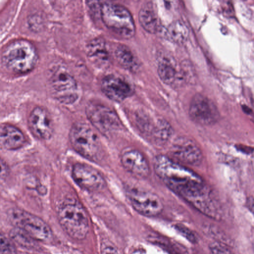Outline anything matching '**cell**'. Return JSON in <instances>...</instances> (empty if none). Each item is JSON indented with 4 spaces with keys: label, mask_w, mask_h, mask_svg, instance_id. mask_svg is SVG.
<instances>
[{
    "label": "cell",
    "mask_w": 254,
    "mask_h": 254,
    "mask_svg": "<svg viewBox=\"0 0 254 254\" xmlns=\"http://www.w3.org/2000/svg\"><path fill=\"white\" fill-rule=\"evenodd\" d=\"M180 74L184 81L193 84L195 82V70L190 62L185 60L181 64V71Z\"/></svg>",
    "instance_id": "obj_23"
},
{
    "label": "cell",
    "mask_w": 254,
    "mask_h": 254,
    "mask_svg": "<svg viewBox=\"0 0 254 254\" xmlns=\"http://www.w3.org/2000/svg\"><path fill=\"white\" fill-rule=\"evenodd\" d=\"M28 126L35 136L44 140L50 139L54 131L53 124L48 112L43 108L33 109L28 119Z\"/></svg>",
    "instance_id": "obj_14"
},
{
    "label": "cell",
    "mask_w": 254,
    "mask_h": 254,
    "mask_svg": "<svg viewBox=\"0 0 254 254\" xmlns=\"http://www.w3.org/2000/svg\"><path fill=\"white\" fill-rule=\"evenodd\" d=\"M72 176L78 186L87 190H100L106 185L102 174L95 168L86 164H75L72 170Z\"/></svg>",
    "instance_id": "obj_12"
},
{
    "label": "cell",
    "mask_w": 254,
    "mask_h": 254,
    "mask_svg": "<svg viewBox=\"0 0 254 254\" xmlns=\"http://www.w3.org/2000/svg\"><path fill=\"white\" fill-rule=\"evenodd\" d=\"M189 114L191 119L201 125H211L219 118L216 106L205 96L197 93L191 99Z\"/></svg>",
    "instance_id": "obj_10"
},
{
    "label": "cell",
    "mask_w": 254,
    "mask_h": 254,
    "mask_svg": "<svg viewBox=\"0 0 254 254\" xmlns=\"http://www.w3.org/2000/svg\"><path fill=\"white\" fill-rule=\"evenodd\" d=\"M38 60L35 46L26 40H17L7 45L1 54L4 66L10 71L22 74L32 70Z\"/></svg>",
    "instance_id": "obj_2"
},
{
    "label": "cell",
    "mask_w": 254,
    "mask_h": 254,
    "mask_svg": "<svg viewBox=\"0 0 254 254\" xmlns=\"http://www.w3.org/2000/svg\"><path fill=\"white\" fill-rule=\"evenodd\" d=\"M157 72L161 80L168 85H171L175 82L177 74L175 66L172 63L164 59L159 62Z\"/></svg>",
    "instance_id": "obj_21"
},
{
    "label": "cell",
    "mask_w": 254,
    "mask_h": 254,
    "mask_svg": "<svg viewBox=\"0 0 254 254\" xmlns=\"http://www.w3.org/2000/svg\"><path fill=\"white\" fill-rule=\"evenodd\" d=\"M101 254H122L115 246L109 243H103L101 248Z\"/></svg>",
    "instance_id": "obj_28"
},
{
    "label": "cell",
    "mask_w": 254,
    "mask_h": 254,
    "mask_svg": "<svg viewBox=\"0 0 254 254\" xmlns=\"http://www.w3.org/2000/svg\"><path fill=\"white\" fill-rule=\"evenodd\" d=\"M9 173V168L7 165L0 157V179H3L5 178L8 176Z\"/></svg>",
    "instance_id": "obj_30"
},
{
    "label": "cell",
    "mask_w": 254,
    "mask_h": 254,
    "mask_svg": "<svg viewBox=\"0 0 254 254\" xmlns=\"http://www.w3.org/2000/svg\"><path fill=\"white\" fill-rule=\"evenodd\" d=\"M211 254H234L226 244L216 241L209 245Z\"/></svg>",
    "instance_id": "obj_26"
},
{
    "label": "cell",
    "mask_w": 254,
    "mask_h": 254,
    "mask_svg": "<svg viewBox=\"0 0 254 254\" xmlns=\"http://www.w3.org/2000/svg\"><path fill=\"white\" fill-rule=\"evenodd\" d=\"M69 138L73 149L82 156L94 162L101 159L103 152L100 140L87 124H74L70 130Z\"/></svg>",
    "instance_id": "obj_4"
},
{
    "label": "cell",
    "mask_w": 254,
    "mask_h": 254,
    "mask_svg": "<svg viewBox=\"0 0 254 254\" xmlns=\"http://www.w3.org/2000/svg\"><path fill=\"white\" fill-rule=\"evenodd\" d=\"M101 88L102 92L109 99L121 102L132 95V86L125 79L115 74H109L102 80Z\"/></svg>",
    "instance_id": "obj_13"
},
{
    "label": "cell",
    "mask_w": 254,
    "mask_h": 254,
    "mask_svg": "<svg viewBox=\"0 0 254 254\" xmlns=\"http://www.w3.org/2000/svg\"><path fill=\"white\" fill-rule=\"evenodd\" d=\"M48 85L52 94L62 103L71 104L78 98V90L75 80L62 67L50 70Z\"/></svg>",
    "instance_id": "obj_7"
},
{
    "label": "cell",
    "mask_w": 254,
    "mask_h": 254,
    "mask_svg": "<svg viewBox=\"0 0 254 254\" xmlns=\"http://www.w3.org/2000/svg\"><path fill=\"white\" fill-rule=\"evenodd\" d=\"M127 195L134 209L145 216H156L163 209L159 197L151 191L131 188L127 190Z\"/></svg>",
    "instance_id": "obj_9"
},
{
    "label": "cell",
    "mask_w": 254,
    "mask_h": 254,
    "mask_svg": "<svg viewBox=\"0 0 254 254\" xmlns=\"http://www.w3.org/2000/svg\"><path fill=\"white\" fill-rule=\"evenodd\" d=\"M140 25L147 32L155 34L159 28V20L152 2L148 1L141 6L138 14Z\"/></svg>",
    "instance_id": "obj_18"
},
{
    "label": "cell",
    "mask_w": 254,
    "mask_h": 254,
    "mask_svg": "<svg viewBox=\"0 0 254 254\" xmlns=\"http://www.w3.org/2000/svg\"><path fill=\"white\" fill-rule=\"evenodd\" d=\"M172 128L170 125L163 120L158 121L154 129L155 137L161 141H167L172 135Z\"/></svg>",
    "instance_id": "obj_24"
},
{
    "label": "cell",
    "mask_w": 254,
    "mask_h": 254,
    "mask_svg": "<svg viewBox=\"0 0 254 254\" xmlns=\"http://www.w3.org/2000/svg\"><path fill=\"white\" fill-rule=\"evenodd\" d=\"M87 56L99 67H105L110 62L109 54L104 41L97 38L90 42L87 47Z\"/></svg>",
    "instance_id": "obj_17"
},
{
    "label": "cell",
    "mask_w": 254,
    "mask_h": 254,
    "mask_svg": "<svg viewBox=\"0 0 254 254\" xmlns=\"http://www.w3.org/2000/svg\"><path fill=\"white\" fill-rule=\"evenodd\" d=\"M86 114L91 124L103 134H109L121 128L122 123L118 116L107 106L90 103L86 107Z\"/></svg>",
    "instance_id": "obj_8"
},
{
    "label": "cell",
    "mask_w": 254,
    "mask_h": 254,
    "mask_svg": "<svg viewBox=\"0 0 254 254\" xmlns=\"http://www.w3.org/2000/svg\"><path fill=\"white\" fill-rule=\"evenodd\" d=\"M10 239L20 247L27 249H33L36 246L35 241L22 230L15 228L10 231Z\"/></svg>",
    "instance_id": "obj_22"
},
{
    "label": "cell",
    "mask_w": 254,
    "mask_h": 254,
    "mask_svg": "<svg viewBox=\"0 0 254 254\" xmlns=\"http://www.w3.org/2000/svg\"><path fill=\"white\" fill-rule=\"evenodd\" d=\"M170 150L171 155L182 163L198 166L202 161L201 149L193 140L187 137L176 138Z\"/></svg>",
    "instance_id": "obj_11"
},
{
    "label": "cell",
    "mask_w": 254,
    "mask_h": 254,
    "mask_svg": "<svg viewBox=\"0 0 254 254\" xmlns=\"http://www.w3.org/2000/svg\"><path fill=\"white\" fill-rule=\"evenodd\" d=\"M102 20L105 26L118 36L129 39L135 33V26L129 11L117 3L106 2L100 6Z\"/></svg>",
    "instance_id": "obj_5"
},
{
    "label": "cell",
    "mask_w": 254,
    "mask_h": 254,
    "mask_svg": "<svg viewBox=\"0 0 254 254\" xmlns=\"http://www.w3.org/2000/svg\"><path fill=\"white\" fill-rule=\"evenodd\" d=\"M156 175L174 193L203 214L218 219L220 213L204 180L196 173L164 155L153 161Z\"/></svg>",
    "instance_id": "obj_1"
},
{
    "label": "cell",
    "mask_w": 254,
    "mask_h": 254,
    "mask_svg": "<svg viewBox=\"0 0 254 254\" xmlns=\"http://www.w3.org/2000/svg\"><path fill=\"white\" fill-rule=\"evenodd\" d=\"M121 161L124 168L136 178H145L150 173L146 158L137 150L126 151L122 154Z\"/></svg>",
    "instance_id": "obj_15"
},
{
    "label": "cell",
    "mask_w": 254,
    "mask_h": 254,
    "mask_svg": "<svg viewBox=\"0 0 254 254\" xmlns=\"http://www.w3.org/2000/svg\"><path fill=\"white\" fill-rule=\"evenodd\" d=\"M57 216L64 231L76 240L84 239L89 230L88 215L82 204L74 199H67L58 207Z\"/></svg>",
    "instance_id": "obj_3"
},
{
    "label": "cell",
    "mask_w": 254,
    "mask_h": 254,
    "mask_svg": "<svg viewBox=\"0 0 254 254\" xmlns=\"http://www.w3.org/2000/svg\"><path fill=\"white\" fill-rule=\"evenodd\" d=\"M0 254H17L14 242L10 238L0 233Z\"/></svg>",
    "instance_id": "obj_25"
},
{
    "label": "cell",
    "mask_w": 254,
    "mask_h": 254,
    "mask_svg": "<svg viewBox=\"0 0 254 254\" xmlns=\"http://www.w3.org/2000/svg\"><path fill=\"white\" fill-rule=\"evenodd\" d=\"M115 57L118 63L124 68L129 70L136 69L139 64L129 48L124 45H120L115 52Z\"/></svg>",
    "instance_id": "obj_20"
},
{
    "label": "cell",
    "mask_w": 254,
    "mask_h": 254,
    "mask_svg": "<svg viewBox=\"0 0 254 254\" xmlns=\"http://www.w3.org/2000/svg\"><path fill=\"white\" fill-rule=\"evenodd\" d=\"M25 142L24 135L17 127L7 125L0 128V145L3 148L16 150L22 147Z\"/></svg>",
    "instance_id": "obj_16"
},
{
    "label": "cell",
    "mask_w": 254,
    "mask_h": 254,
    "mask_svg": "<svg viewBox=\"0 0 254 254\" xmlns=\"http://www.w3.org/2000/svg\"><path fill=\"white\" fill-rule=\"evenodd\" d=\"M168 39L176 44H183L188 39L189 30L186 24L181 20L171 23L166 30Z\"/></svg>",
    "instance_id": "obj_19"
},
{
    "label": "cell",
    "mask_w": 254,
    "mask_h": 254,
    "mask_svg": "<svg viewBox=\"0 0 254 254\" xmlns=\"http://www.w3.org/2000/svg\"><path fill=\"white\" fill-rule=\"evenodd\" d=\"M8 221L37 241L46 242L53 238L49 225L42 219L24 210L11 208L7 213Z\"/></svg>",
    "instance_id": "obj_6"
},
{
    "label": "cell",
    "mask_w": 254,
    "mask_h": 254,
    "mask_svg": "<svg viewBox=\"0 0 254 254\" xmlns=\"http://www.w3.org/2000/svg\"><path fill=\"white\" fill-rule=\"evenodd\" d=\"M222 10L224 14L227 17H232L234 15V10L232 3L230 1H225L223 3Z\"/></svg>",
    "instance_id": "obj_29"
},
{
    "label": "cell",
    "mask_w": 254,
    "mask_h": 254,
    "mask_svg": "<svg viewBox=\"0 0 254 254\" xmlns=\"http://www.w3.org/2000/svg\"><path fill=\"white\" fill-rule=\"evenodd\" d=\"M175 228L190 242L193 244L197 242L198 240L194 233L187 227L181 224H177L175 225Z\"/></svg>",
    "instance_id": "obj_27"
}]
</instances>
